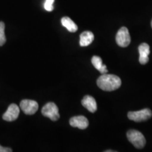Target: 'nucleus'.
<instances>
[{
	"mask_svg": "<svg viewBox=\"0 0 152 152\" xmlns=\"http://www.w3.org/2000/svg\"><path fill=\"white\" fill-rule=\"evenodd\" d=\"M96 84L102 90L111 92L117 90L121 87V80L117 75L105 73L99 77Z\"/></svg>",
	"mask_w": 152,
	"mask_h": 152,
	"instance_id": "nucleus-1",
	"label": "nucleus"
},
{
	"mask_svg": "<svg viewBox=\"0 0 152 152\" xmlns=\"http://www.w3.org/2000/svg\"><path fill=\"white\" fill-rule=\"evenodd\" d=\"M128 140L137 149H142L146 144V140L142 132L135 130H130L127 132Z\"/></svg>",
	"mask_w": 152,
	"mask_h": 152,
	"instance_id": "nucleus-2",
	"label": "nucleus"
},
{
	"mask_svg": "<svg viewBox=\"0 0 152 152\" xmlns=\"http://www.w3.org/2000/svg\"><path fill=\"white\" fill-rule=\"evenodd\" d=\"M42 113L44 116L49 118L53 121H56L60 118L58 107L53 102H49L45 104L42 109Z\"/></svg>",
	"mask_w": 152,
	"mask_h": 152,
	"instance_id": "nucleus-3",
	"label": "nucleus"
},
{
	"mask_svg": "<svg viewBox=\"0 0 152 152\" xmlns=\"http://www.w3.org/2000/svg\"><path fill=\"white\" fill-rule=\"evenodd\" d=\"M152 116V112L149 109H144L138 111H130L128 113V118L135 122L147 121Z\"/></svg>",
	"mask_w": 152,
	"mask_h": 152,
	"instance_id": "nucleus-4",
	"label": "nucleus"
},
{
	"mask_svg": "<svg viewBox=\"0 0 152 152\" xmlns=\"http://www.w3.org/2000/svg\"><path fill=\"white\" fill-rule=\"evenodd\" d=\"M117 45L121 47H127L130 45L131 39L129 30L126 27H122L118 30L115 36Z\"/></svg>",
	"mask_w": 152,
	"mask_h": 152,
	"instance_id": "nucleus-5",
	"label": "nucleus"
},
{
	"mask_svg": "<svg viewBox=\"0 0 152 152\" xmlns=\"http://www.w3.org/2000/svg\"><path fill=\"white\" fill-rule=\"evenodd\" d=\"M20 107L24 113L27 115H33L38 109V104L34 100L23 99L20 102Z\"/></svg>",
	"mask_w": 152,
	"mask_h": 152,
	"instance_id": "nucleus-6",
	"label": "nucleus"
},
{
	"mask_svg": "<svg viewBox=\"0 0 152 152\" xmlns=\"http://www.w3.org/2000/svg\"><path fill=\"white\" fill-rule=\"evenodd\" d=\"M19 113H20V110H19L18 106L15 104H11L7 109V111L4 113L2 118L4 121L11 122L18 118Z\"/></svg>",
	"mask_w": 152,
	"mask_h": 152,
	"instance_id": "nucleus-7",
	"label": "nucleus"
},
{
	"mask_svg": "<svg viewBox=\"0 0 152 152\" xmlns=\"http://www.w3.org/2000/svg\"><path fill=\"white\" fill-rule=\"evenodd\" d=\"M70 125L73 128H77L81 130H85L89 125V121L86 117L83 115L74 116L70 119Z\"/></svg>",
	"mask_w": 152,
	"mask_h": 152,
	"instance_id": "nucleus-8",
	"label": "nucleus"
},
{
	"mask_svg": "<svg viewBox=\"0 0 152 152\" xmlns=\"http://www.w3.org/2000/svg\"><path fill=\"white\" fill-rule=\"evenodd\" d=\"M139 53H140V63L142 65L147 64L149 61V55L150 54V47L147 43H142L139 46Z\"/></svg>",
	"mask_w": 152,
	"mask_h": 152,
	"instance_id": "nucleus-9",
	"label": "nucleus"
},
{
	"mask_svg": "<svg viewBox=\"0 0 152 152\" xmlns=\"http://www.w3.org/2000/svg\"><path fill=\"white\" fill-rule=\"evenodd\" d=\"M82 105L91 113H94L97 109L96 102L94 98L90 95H86L82 100Z\"/></svg>",
	"mask_w": 152,
	"mask_h": 152,
	"instance_id": "nucleus-10",
	"label": "nucleus"
},
{
	"mask_svg": "<svg viewBox=\"0 0 152 152\" xmlns=\"http://www.w3.org/2000/svg\"><path fill=\"white\" fill-rule=\"evenodd\" d=\"M94 34L90 31H85L80 36V45L81 47H87L94 40Z\"/></svg>",
	"mask_w": 152,
	"mask_h": 152,
	"instance_id": "nucleus-11",
	"label": "nucleus"
},
{
	"mask_svg": "<svg viewBox=\"0 0 152 152\" xmlns=\"http://www.w3.org/2000/svg\"><path fill=\"white\" fill-rule=\"evenodd\" d=\"M92 64L94 67L97 69L102 74L107 73L108 70L106 66L102 64V58L98 56H94L92 58Z\"/></svg>",
	"mask_w": 152,
	"mask_h": 152,
	"instance_id": "nucleus-12",
	"label": "nucleus"
},
{
	"mask_svg": "<svg viewBox=\"0 0 152 152\" xmlns=\"http://www.w3.org/2000/svg\"><path fill=\"white\" fill-rule=\"evenodd\" d=\"M61 21L62 26L71 33H75L77 30V26L69 17H63Z\"/></svg>",
	"mask_w": 152,
	"mask_h": 152,
	"instance_id": "nucleus-13",
	"label": "nucleus"
},
{
	"mask_svg": "<svg viewBox=\"0 0 152 152\" xmlns=\"http://www.w3.org/2000/svg\"><path fill=\"white\" fill-rule=\"evenodd\" d=\"M5 24L3 22H0V47L2 46L6 42V37L4 34Z\"/></svg>",
	"mask_w": 152,
	"mask_h": 152,
	"instance_id": "nucleus-14",
	"label": "nucleus"
},
{
	"mask_svg": "<svg viewBox=\"0 0 152 152\" xmlns=\"http://www.w3.org/2000/svg\"><path fill=\"white\" fill-rule=\"evenodd\" d=\"M54 2V0H46L45 1V4H44V7H45V10L47 11H52L54 9V6L53 4Z\"/></svg>",
	"mask_w": 152,
	"mask_h": 152,
	"instance_id": "nucleus-15",
	"label": "nucleus"
},
{
	"mask_svg": "<svg viewBox=\"0 0 152 152\" xmlns=\"http://www.w3.org/2000/svg\"><path fill=\"white\" fill-rule=\"evenodd\" d=\"M12 150L10 148L8 147H4L0 145V152H11Z\"/></svg>",
	"mask_w": 152,
	"mask_h": 152,
	"instance_id": "nucleus-16",
	"label": "nucleus"
},
{
	"mask_svg": "<svg viewBox=\"0 0 152 152\" xmlns=\"http://www.w3.org/2000/svg\"><path fill=\"white\" fill-rule=\"evenodd\" d=\"M151 28H152V20H151Z\"/></svg>",
	"mask_w": 152,
	"mask_h": 152,
	"instance_id": "nucleus-17",
	"label": "nucleus"
}]
</instances>
